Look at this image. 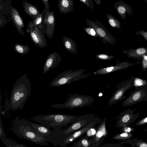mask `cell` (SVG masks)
Listing matches in <instances>:
<instances>
[{"label":"cell","mask_w":147,"mask_h":147,"mask_svg":"<svg viewBox=\"0 0 147 147\" xmlns=\"http://www.w3.org/2000/svg\"><path fill=\"white\" fill-rule=\"evenodd\" d=\"M30 94V83L25 73L18 79L12 87L9 108L12 111L22 110Z\"/></svg>","instance_id":"obj_1"},{"label":"cell","mask_w":147,"mask_h":147,"mask_svg":"<svg viewBox=\"0 0 147 147\" xmlns=\"http://www.w3.org/2000/svg\"><path fill=\"white\" fill-rule=\"evenodd\" d=\"M12 130L20 138L42 145L49 146L46 137L34 130L27 119H20L19 117H17L13 122Z\"/></svg>","instance_id":"obj_2"},{"label":"cell","mask_w":147,"mask_h":147,"mask_svg":"<svg viewBox=\"0 0 147 147\" xmlns=\"http://www.w3.org/2000/svg\"><path fill=\"white\" fill-rule=\"evenodd\" d=\"M79 116L61 114L40 115L34 117L32 119L50 128L53 131L61 129L64 127L75 121Z\"/></svg>","instance_id":"obj_3"},{"label":"cell","mask_w":147,"mask_h":147,"mask_svg":"<svg viewBox=\"0 0 147 147\" xmlns=\"http://www.w3.org/2000/svg\"><path fill=\"white\" fill-rule=\"evenodd\" d=\"M99 117H96L93 114H87L79 116L77 120L66 128L54 131L51 136L46 139L47 142L53 139L67 135L82 129L90 123L100 121Z\"/></svg>","instance_id":"obj_4"},{"label":"cell","mask_w":147,"mask_h":147,"mask_svg":"<svg viewBox=\"0 0 147 147\" xmlns=\"http://www.w3.org/2000/svg\"><path fill=\"white\" fill-rule=\"evenodd\" d=\"M86 71L83 69L66 70L58 74L50 83V85L51 86H59L83 79L91 75L90 73L84 74Z\"/></svg>","instance_id":"obj_5"},{"label":"cell","mask_w":147,"mask_h":147,"mask_svg":"<svg viewBox=\"0 0 147 147\" xmlns=\"http://www.w3.org/2000/svg\"><path fill=\"white\" fill-rule=\"evenodd\" d=\"M94 98L88 95L77 94H72L64 103L53 104L51 107L55 109H68L73 110L74 108H81L91 105L94 101Z\"/></svg>","instance_id":"obj_6"},{"label":"cell","mask_w":147,"mask_h":147,"mask_svg":"<svg viewBox=\"0 0 147 147\" xmlns=\"http://www.w3.org/2000/svg\"><path fill=\"white\" fill-rule=\"evenodd\" d=\"M100 121L90 123L82 129L61 137L49 140L47 142L52 143L54 146L65 147L82 136L90 128L95 127Z\"/></svg>","instance_id":"obj_7"},{"label":"cell","mask_w":147,"mask_h":147,"mask_svg":"<svg viewBox=\"0 0 147 147\" xmlns=\"http://www.w3.org/2000/svg\"><path fill=\"white\" fill-rule=\"evenodd\" d=\"M86 22L89 27L95 30L98 37L103 42L107 45L115 44L116 39L101 23L97 20L94 21L90 19H86Z\"/></svg>","instance_id":"obj_8"},{"label":"cell","mask_w":147,"mask_h":147,"mask_svg":"<svg viewBox=\"0 0 147 147\" xmlns=\"http://www.w3.org/2000/svg\"><path fill=\"white\" fill-rule=\"evenodd\" d=\"M147 96V85L136 87L129 96L122 103V105L125 107L144 101Z\"/></svg>","instance_id":"obj_9"},{"label":"cell","mask_w":147,"mask_h":147,"mask_svg":"<svg viewBox=\"0 0 147 147\" xmlns=\"http://www.w3.org/2000/svg\"><path fill=\"white\" fill-rule=\"evenodd\" d=\"M135 78L133 77L130 80L117 86V89L108 101L109 107L116 104L126 97V96L125 95V93L128 90L134 86V80Z\"/></svg>","instance_id":"obj_10"},{"label":"cell","mask_w":147,"mask_h":147,"mask_svg":"<svg viewBox=\"0 0 147 147\" xmlns=\"http://www.w3.org/2000/svg\"><path fill=\"white\" fill-rule=\"evenodd\" d=\"M134 110L130 109L124 111L115 119L117 120L116 121L115 127L122 128L129 126L134 123L138 117L140 113L135 114Z\"/></svg>","instance_id":"obj_11"},{"label":"cell","mask_w":147,"mask_h":147,"mask_svg":"<svg viewBox=\"0 0 147 147\" xmlns=\"http://www.w3.org/2000/svg\"><path fill=\"white\" fill-rule=\"evenodd\" d=\"M27 26V31L34 44L41 48L46 47L47 45L46 40L37 27L32 26L28 24Z\"/></svg>","instance_id":"obj_12"},{"label":"cell","mask_w":147,"mask_h":147,"mask_svg":"<svg viewBox=\"0 0 147 147\" xmlns=\"http://www.w3.org/2000/svg\"><path fill=\"white\" fill-rule=\"evenodd\" d=\"M118 60L117 61V63L115 65L100 68L94 72L93 74L96 75L105 74L127 68L131 66L139 64L140 63V61L133 63H131L126 61L118 63Z\"/></svg>","instance_id":"obj_13"},{"label":"cell","mask_w":147,"mask_h":147,"mask_svg":"<svg viewBox=\"0 0 147 147\" xmlns=\"http://www.w3.org/2000/svg\"><path fill=\"white\" fill-rule=\"evenodd\" d=\"M44 24L46 26L45 34L50 39L53 36L55 27V20L53 10L50 12L49 8L44 13Z\"/></svg>","instance_id":"obj_14"},{"label":"cell","mask_w":147,"mask_h":147,"mask_svg":"<svg viewBox=\"0 0 147 147\" xmlns=\"http://www.w3.org/2000/svg\"><path fill=\"white\" fill-rule=\"evenodd\" d=\"M107 120L106 118L101 120L96 127V131L93 138L97 147L100 146L105 138L107 135L108 131L106 127Z\"/></svg>","instance_id":"obj_15"},{"label":"cell","mask_w":147,"mask_h":147,"mask_svg":"<svg viewBox=\"0 0 147 147\" xmlns=\"http://www.w3.org/2000/svg\"><path fill=\"white\" fill-rule=\"evenodd\" d=\"M62 59L61 55L54 52L50 54L47 58L43 69V73L45 74L50 70L57 66Z\"/></svg>","instance_id":"obj_16"},{"label":"cell","mask_w":147,"mask_h":147,"mask_svg":"<svg viewBox=\"0 0 147 147\" xmlns=\"http://www.w3.org/2000/svg\"><path fill=\"white\" fill-rule=\"evenodd\" d=\"M114 6L117 13L123 20L125 19L126 13L131 15L133 13L131 7L122 0L115 2Z\"/></svg>","instance_id":"obj_17"},{"label":"cell","mask_w":147,"mask_h":147,"mask_svg":"<svg viewBox=\"0 0 147 147\" xmlns=\"http://www.w3.org/2000/svg\"><path fill=\"white\" fill-rule=\"evenodd\" d=\"M11 15L13 21L18 32L22 35L24 36V33L22 28H24V21L18 11L15 8L12 7Z\"/></svg>","instance_id":"obj_18"},{"label":"cell","mask_w":147,"mask_h":147,"mask_svg":"<svg viewBox=\"0 0 147 147\" xmlns=\"http://www.w3.org/2000/svg\"><path fill=\"white\" fill-rule=\"evenodd\" d=\"M123 53L126 54L129 57L141 60L143 56L147 55V48L142 47L135 49H131L128 51H124Z\"/></svg>","instance_id":"obj_19"},{"label":"cell","mask_w":147,"mask_h":147,"mask_svg":"<svg viewBox=\"0 0 147 147\" xmlns=\"http://www.w3.org/2000/svg\"><path fill=\"white\" fill-rule=\"evenodd\" d=\"M71 147H97L93 137H89L86 135L74 142Z\"/></svg>","instance_id":"obj_20"},{"label":"cell","mask_w":147,"mask_h":147,"mask_svg":"<svg viewBox=\"0 0 147 147\" xmlns=\"http://www.w3.org/2000/svg\"><path fill=\"white\" fill-rule=\"evenodd\" d=\"M22 3L25 12L32 18V20L35 19L40 13L35 5L25 1H22Z\"/></svg>","instance_id":"obj_21"},{"label":"cell","mask_w":147,"mask_h":147,"mask_svg":"<svg viewBox=\"0 0 147 147\" xmlns=\"http://www.w3.org/2000/svg\"><path fill=\"white\" fill-rule=\"evenodd\" d=\"M28 122L31 124L33 129L45 136L47 138L51 136L54 131L47 126L41 124L32 122L29 120Z\"/></svg>","instance_id":"obj_22"},{"label":"cell","mask_w":147,"mask_h":147,"mask_svg":"<svg viewBox=\"0 0 147 147\" xmlns=\"http://www.w3.org/2000/svg\"><path fill=\"white\" fill-rule=\"evenodd\" d=\"M58 5L60 12L66 14L73 11L74 2L73 0H58Z\"/></svg>","instance_id":"obj_23"},{"label":"cell","mask_w":147,"mask_h":147,"mask_svg":"<svg viewBox=\"0 0 147 147\" xmlns=\"http://www.w3.org/2000/svg\"><path fill=\"white\" fill-rule=\"evenodd\" d=\"M63 45L68 52L75 54L77 51V47L75 41L71 38L64 36L63 38Z\"/></svg>","instance_id":"obj_24"},{"label":"cell","mask_w":147,"mask_h":147,"mask_svg":"<svg viewBox=\"0 0 147 147\" xmlns=\"http://www.w3.org/2000/svg\"><path fill=\"white\" fill-rule=\"evenodd\" d=\"M48 8H45L41 13L35 19L33 20L32 21L29 22L28 24L32 26H37L40 29L42 28L43 27V25L42 23V16L44 13Z\"/></svg>","instance_id":"obj_25"},{"label":"cell","mask_w":147,"mask_h":147,"mask_svg":"<svg viewBox=\"0 0 147 147\" xmlns=\"http://www.w3.org/2000/svg\"><path fill=\"white\" fill-rule=\"evenodd\" d=\"M14 49L16 52L21 55L26 54L30 51V48L27 45H22L18 43L15 45Z\"/></svg>","instance_id":"obj_26"},{"label":"cell","mask_w":147,"mask_h":147,"mask_svg":"<svg viewBox=\"0 0 147 147\" xmlns=\"http://www.w3.org/2000/svg\"><path fill=\"white\" fill-rule=\"evenodd\" d=\"M106 17L109 24L112 27L121 29V25L119 20L115 18L109 13L107 14Z\"/></svg>","instance_id":"obj_27"},{"label":"cell","mask_w":147,"mask_h":147,"mask_svg":"<svg viewBox=\"0 0 147 147\" xmlns=\"http://www.w3.org/2000/svg\"><path fill=\"white\" fill-rule=\"evenodd\" d=\"M2 142L8 147H27L22 144H18L9 138H4L1 139Z\"/></svg>","instance_id":"obj_28"},{"label":"cell","mask_w":147,"mask_h":147,"mask_svg":"<svg viewBox=\"0 0 147 147\" xmlns=\"http://www.w3.org/2000/svg\"><path fill=\"white\" fill-rule=\"evenodd\" d=\"M132 133H130L121 132L115 134L112 138L115 140H123L133 137Z\"/></svg>","instance_id":"obj_29"},{"label":"cell","mask_w":147,"mask_h":147,"mask_svg":"<svg viewBox=\"0 0 147 147\" xmlns=\"http://www.w3.org/2000/svg\"><path fill=\"white\" fill-rule=\"evenodd\" d=\"M131 146L132 147L136 146L137 147H147V142L137 138H134Z\"/></svg>","instance_id":"obj_30"},{"label":"cell","mask_w":147,"mask_h":147,"mask_svg":"<svg viewBox=\"0 0 147 147\" xmlns=\"http://www.w3.org/2000/svg\"><path fill=\"white\" fill-rule=\"evenodd\" d=\"M114 56L113 55H108L104 53H99L95 55V58L99 60H110L112 59Z\"/></svg>","instance_id":"obj_31"},{"label":"cell","mask_w":147,"mask_h":147,"mask_svg":"<svg viewBox=\"0 0 147 147\" xmlns=\"http://www.w3.org/2000/svg\"><path fill=\"white\" fill-rule=\"evenodd\" d=\"M84 30L89 35L91 36L94 37H98L95 30L92 28L89 27H85Z\"/></svg>","instance_id":"obj_32"},{"label":"cell","mask_w":147,"mask_h":147,"mask_svg":"<svg viewBox=\"0 0 147 147\" xmlns=\"http://www.w3.org/2000/svg\"><path fill=\"white\" fill-rule=\"evenodd\" d=\"M146 81L142 79L138 78H135L134 80V85L136 87L145 85Z\"/></svg>","instance_id":"obj_33"},{"label":"cell","mask_w":147,"mask_h":147,"mask_svg":"<svg viewBox=\"0 0 147 147\" xmlns=\"http://www.w3.org/2000/svg\"><path fill=\"white\" fill-rule=\"evenodd\" d=\"M96 131L95 127H92L88 129L86 132V135L89 137H92L94 136Z\"/></svg>","instance_id":"obj_34"},{"label":"cell","mask_w":147,"mask_h":147,"mask_svg":"<svg viewBox=\"0 0 147 147\" xmlns=\"http://www.w3.org/2000/svg\"><path fill=\"white\" fill-rule=\"evenodd\" d=\"M88 7L94 9V7L92 0H79Z\"/></svg>","instance_id":"obj_35"},{"label":"cell","mask_w":147,"mask_h":147,"mask_svg":"<svg viewBox=\"0 0 147 147\" xmlns=\"http://www.w3.org/2000/svg\"><path fill=\"white\" fill-rule=\"evenodd\" d=\"M141 61H142L143 70L145 71L147 69V55L143 56Z\"/></svg>","instance_id":"obj_36"},{"label":"cell","mask_w":147,"mask_h":147,"mask_svg":"<svg viewBox=\"0 0 147 147\" xmlns=\"http://www.w3.org/2000/svg\"><path fill=\"white\" fill-rule=\"evenodd\" d=\"M147 124V116L138 120L136 123V125L139 126Z\"/></svg>","instance_id":"obj_37"},{"label":"cell","mask_w":147,"mask_h":147,"mask_svg":"<svg viewBox=\"0 0 147 147\" xmlns=\"http://www.w3.org/2000/svg\"><path fill=\"white\" fill-rule=\"evenodd\" d=\"M102 147H123V146H122L120 144L116 143H106L103 145L101 146Z\"/></svg>","instance_id":"obj_38"},{"label":"cell","mask_w":147,"mask_h":147,"mask_svg":"<svg viewBox=\"0 0 147 147\" xmlns=\"http://www.w3.org/2000/svg\"><path fill=\"white\" fill-rule=\"evenodd\" d=\"M6 135L5 134L3 126L2 123L1 122V119L0 121V138L1 139L5 138Z\"/></svg>","instance_id":"obj_39"},{"label":"cell","mask_w":147,"mask_h":147,"mask_svg":"<svg viewBox=\"0 0 147 147\" xmlns=\"http://www.w3.org/2000/svg\"><path fill=\"white\" fill-rule=\"evenodd\" d=\"M134 129L131 127L129 126H126L122 128L121 132L125 133H130L134 131Z\"/></svg>","instance_id":"obj_40"},{"label":"cell","mask_w":147,"mask_h":147,"mask_svg":"<svg viewBox=\"0 0 147 147\" xmlns=\"http://www.w3.org/2000/svg\"><path fill=\"white\" fill-rule=\"evenodd\" d=\"M135 34L140 35L142 36L144 38L145 40H147V31H146L143 30L138 31L136 32Z\"/></svg>","instance_id":"obj_41"},{"label":"cell","mask_w":147,"mask_h":147,"mask_svg":"<svg viewBox=\"0 0 147 147\" xmlns=\"http://www.w3.org/2000/svg\"><path fill=\"white\" fill-rule=\"evenodd\" d=\"M133 142V140L131 139V138H128L123 140V141L120 142L119 144L121 145L124 144H128L131 145Z\"/></svg>","instance_id":"obj_42"},{"label":"cell","mask_w":147,"mask_h":147,"mask_svg":"<svg viewBox=\"0 0 147 147\" xmlns=\"http://www.w3.org/2000/svg\"><path fill=\"white\" fill-rule=\"evenodd\" d=\"M42 1L45 5V8H49L50 5L49 3V0H42Z\"/></svg>","instance_id":"obj_43"},{"label":"cell","mask_w":147,"mask_h":147,"mask_svg":"<svg viewBox=\"0 0 147 147\" xmlns=\"http://www.w3.org/2000/svg\"><path fill=\"white\" fill-rule=\"evenodd\" d=\"M95 2L98 5H100L102 1L100 0H94Z\"/></svg>","instance_id":"obj_44"},{"label":"cell","mask_w":147,"mask_h":147,"mask_svg":"<svg viewBox=\"0 0 147 147\" xmlns=\"http://www.w3.org/2000/svg\"><path fill=\"white\" fill-rule=\"evenodd\" d=\"M144 101H145V102H147V97H146L145 98V99H144Z\"/></svg>","instance_id":"obj_45"},{"label":"cell","mask_w":147,"mask_h":147,"mask_svg":"<svg viewBox=\"0 0 147 147\" xmlns=\"http://www.w3.org/2000/svg\"><path fill=\"white\" fill-rule=\"evenodd\" d=\"M145 1V2L147 4V0H144Z\"/></svg>","instance_id":"obj_46"},{"label":"cell","mask_w":147,"mask_h":147,"mask_svg":"<svg viewBox=\"0 0 147 147\" xmlns=\"http://www.w3.org/2000/svg\"><path fill=\"white\" fill-rule=\"evenodd\" d=\"M145 130L147 132V127L145 129Z\"/></svg>","instance_id":"obj_47"},{"label":"cell","mask_w":147,"mask_h":147,"mask_svg":"<svg viewBox=\"0 0 147 147\" xmlns=\"http://www.w3.org/2000/svg\"></svg>","instance_id":"obj_48"}]
</instances>
